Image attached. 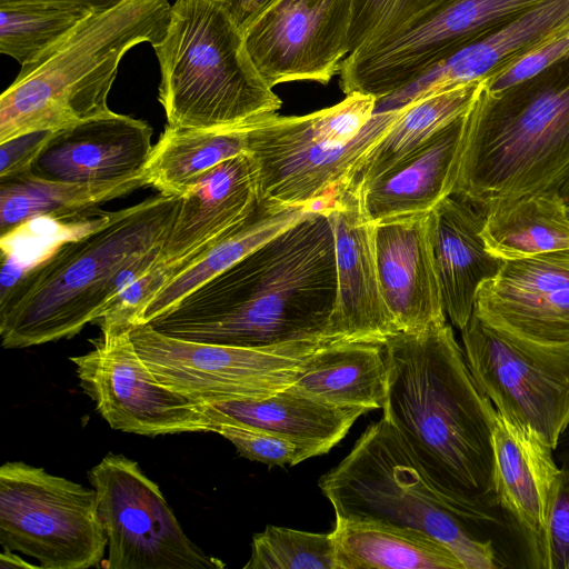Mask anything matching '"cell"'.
Masks as SVG:
<instances>
[{
    "mask_svg": "<svg viewBox=\"0 0 569 569\" xmlns=\"http://www.w3.org/2000/svg\"><path fill=\"white\" fill-rule=\"evenodd\" d=\"M337 289L333 228L319 206L148 325L173 338L237 347L346 340L329 333Z\"/></svg>",
    "mask_w": 569,
    "mask_h": 569,
    "instance_id": "1",
    "label": "cell"
},
{
    "mask_svg": "<svg viewBox=\"0 0 569 569\" xmlns=\"http://www.w3.org/2000/svg\"><path fill=\"white\" fill-rule=\"evenodd\" d=\"M385 349L382 417L442 496L479 527L506 525L493 487L498 411L476 383L451 326L400 331Z\"/></svg>",
    "mask_w": 569,
    "mask_h": 569,
    "instance_id": "2",
    "label": "cell"
},
{
    "mask_svg": "<svg viewBox=\"0 0 569 569\" xmlns=\"http://www.w3.org/2000/svg\"><path fill=\"white\" fill-rule=\"evenodd\" d=\"M180 197L158 193L102 212L82 234L61 241L0 295L4 349L39 346L78 335L97 322L117 295L116 278L137 258L161 247Z\"/></svg>",
    "mask_w": 569,
    "mask_h": 569,
    "instance_id": "3",
    "label": "cell"
},
{
    "mask_svg": "<svg viewBox=\"0 0 569 569\" xmlns=\"http://www.w3.org/2000/svg\"><path fill=\"white\" fill-rule=\"evenodd\" d=\"M569 176V58L466 112L453 196L478 209L559 191Z\"/></svg>",
    "mask_w": 569,
    "mask_h": 569,
    "instance_id": "4",
    "label": "cell"
},
{
    "mask_svg": "<svg viewBox=\"0 0 569 569\" xmlns=\"http://www.w3.org/2000/svg\"><path fill=\"white\" fill-rule=\"evenodd\" d=\"M169 0H127L91 13L64 39L21 67L0 97V142L57 131L108 112V96L128 50L152 47L170 22Z\"/></svg>",
    "mask_w": 569,
    "mask_h": 569,
    "instance_id": "5",
    "label": "cell"
},
{
    "mask_svg": "<svg viewBox=\"0 0 569 569\" xmlns=\"http://www.w3.org/2000/svg\"><path fill=\"white\" fill-rule=\"evenodd\" d=\"M153 49L161 70L158 100L168 126L227 127L282 106L218 0H174L168 30Z\"/></svg>",
    "mask_w": 569,
    "mask_h": 569,
    "instance_id": "6",
    "label": "cell"
},
{
    "mask_svg": "<svg viewBox=\"0 0 569 569\" xmlns=\"http://www.w3.org/2000/svg\"><path fill=\"white\" fill-rule=\"evenodd\" d=\"M336 518L370 520L426 532L458 557L465 569H496L490 539L431 483L397 430L382 417L318 482Z\"/></svg>",
    "mask_w": 569,
    "mask_h": 569,
    "instance_id": "7",
    "label": "cell"
},
{
    "mask_svg": "<svg viewBox=\"0 0 569 569\" xmlns=\"http://www.w3.org/2000/svg\"><path fill=\"white\" fill-rule=\"evenodd\" d=\"M377 99L353 92L306 114L256 118L248 131L259 201L317 209L350 182L365 156L401 110L375 112Z\"/></svg>",
    "mask_w": 569,
    "mask_h": 569,
    "instance_id": "8",
    "label": "cell"
},
{
    "mask_svg": "<svg viewBox=\"0 0 569 569\" xmlns=\"http://www.w3.org/2000/svg\"><path fill=\"white\" fill-rule=\"evenodd\" d=\"M0 542L43 569L99 567L107 550L97 493L22 461L0 468Z\"/></svg>",
    "mask_w": 569,
    "mask_h": 569,
    "instance_id": "9",
    "label": "cell"
},
{
    "mask_svg": "<svg viewBox=\"0 0 569 569\" xmlns=\"http://www.w3.org/2000/svg\"><path fill=\"white\" fill-rule=\"evenodd\" d=\"M129 336L160 383L199 402L258 398L288 388L297 368L313 352L345 341L237 347L173 338L148 323L131 326Z\"/></svg>",
    "mask_w": 569,
    "mask_h": 569,
    "instance_id": "10",
    "label": "cell"
},
{
    "mask_svg": "<svg viewBox=\"0 0 569 569\" xmlns=\"http://www.w3.org/2000/svg\"><path fill=\"white\" fill-rule=\"evenodd\" d=\"M461 338L469 370L496 410L530 427L555 449L569 425V343L531 341L476 312Z\"/></svg>",
    "mask_w": 569,
    "mask_h": 569,
    "instance_id": "11",
    "label": "cell"
},
{
    "mask_svg": "<svg viewBox=\"0 0 569 569\" xmlns=\"http://www.w3.org/2000/svg\"><path fill=\"white\" fill-rule=\"evenodd\" d=\"M88 478L107 536L108 569H221L182 530L159 486L123 455L108 453Z\"/></svg>",
    "mask_w": 569,
    "mask_h": 569,
    "instance_id": "12",
    "label": "cell"
},
{
    "mask_svg": "<svg viewBox=\"0 0 569 569\" xmlns=\"http://www.w3.org/2000/svg\"><path fill=\"white\" fill-rule=\"evenodd\" d=\"M541 0H440L389 38L347 56L340 87L385 98L505 20Z\"/></svg>",
    "mask_w": 569,
    "mask_h": 569,
    "instance_id": "13",
    "label": "cell"
},
{
    "mask_svg": "<svg viewBox=\"0 0 569 569\" xmlns=\"http://www.w3.org/2000/svg\"><path fill=\"white\" fill-rule=\"evenodd\" d=\"M100 329L93 349L70 360L83 392L112 429L148 437L213 432L204 403L160 383L134 349L129 329Z\"/></svg>",
    "mask_w": 569,
    "mask_h": 569,
    "instance_id": "14",
    "label": "cell"
},
{
    "mask_svg": "<svg viewBox=\"0 0 569 569\" xmlns=\"http://www.w3.org/2000/svg\"><path fill=\"white\" fill-rule=\"evenodd\" d=\"M352 0H278L243 33L246 49L270 88L328 83L348 56Z\"/></svg>",
    "mask_w": 569,
    "mask_h": 569,
    "instance_id": "15",
    "label": "cell"
},
{
    "mask_svg": "<svg viewBox=\"0 0 569 569\" xmlns=\"http://www.w3.org/2000/svg\"><path fill=\"white\" fill-rule=\"evenodd\" d=\"M492 449L496 502L506 525L518 535L528 567L553 569L550 522L561 483L553 448L498 412Z\"/></svg>",
    "mask_w": 569,
    "mask_h": 569,
    "instance_id": "16",
    "label": "cell"
},
{
    "mask_svg": "<svg viewBox=\"0 0 569 569\" xmlns=\"http://www.w3.org/2000/svg\"><path fill=\"white\" fill-rule=\"evenodd\" d=\"M321 206L333 228L338 283L329 333L385 343L400 329L382 298L375 254L376 224L365 211L361 187L350 181Z\"/></svg>",
    "mask_w": 569,
    "mask_h": 569,
    "instance_id": "17",
    "label": "cell"
},
{
    "mask_svg": "<svg viewBox=\"0 0 569 569\" xmlns=\"http://www.w3.org/2000/svg\"><path fill=\"white\" fill-rule=\"evenodd\" d=\"M152 128L109 110L53 131L28 171L57 182L108 183L143 172Z\"/></svg>",
    "mask_w": 569,
    "mask_h": 569,
    "instance_id": "18",
    "label": "cell"
},
{
    "mask_svg": "<svg viewBox=\"0 0 569 569\" xmlns=\"http://www.w3.org/2000/svg\"><path fill=\"white\" fill-rule=\"evenodd\" d=\"M258 202L257 168L251 156L242 153L221 162L180 197L161 260L177 274L243 222Z\"/></svg>",
    "mask_w": 569,
    "mask_h": 569,
    "instance_id": "19",
    "label": "cell"
},
{
    "mask_svg": "<svg viewBox=\"0 0 569 569\" xmlns=\"http://www.w3.org/2000/svg\"><path fill=\"white\" fill-rule=\"evenodd\" d=\"M568 21L569 0H541L442 59L406 87L377 100L375 111L399 110L429 96L481 82Z\"/></svg>",
    "mask_w": 569,
    "mask_h": 569,
    "instance_id": "20",
    "label": "cell"
},
{
    "mask_svg": "<svg viewBox=\"0 0 569 569\" xmlns=\"http://www.w3.org/2000/svg\"><path fill=\"white\" fill-rule=\"evenodd\" d=\"M428 214L375 226V254L382 298L403 332H421L447 321Z\"/></svg>",
    "mask_w": 569,
    "mask_h": 569,
    "instance_id": "21",
    "label": "cell"
},
{
    "mask_svg": "<svg viewBox=\"0 0 569 569\" xmlns=\"http://www.w3.org/2000/svg\"><path fill=\"white\" fill-rule=\"evenodd\" d=\"M465 117L449 122L377 178L359 184L372 223L428 214L452 193Z\"/></svg>",
    "mask_w": 569,
    "mask_h": 569,
    "instance_id": "22",
    "label": "cell"
},
{
    "mask_svg": "<svg viewBox=\"0 0 569 569\" xmlns=\"http://www.w3.org/2000/svg\"><path fill=\"white\" fill-rule=\"evenodd\" d=\"M429 236L446 315L462 330L478 288L495 278L505 260L491 254L481 237L485 211L453 194L428 214Z\"/></svg>",
    "mask_w": 569,
    "mask_h": 569,
    "instance_id": "23",
    "label": "cell"
},
{
    "mask_svg": "<svg viewBox=\"0 0 569 569\" xmlns=\"http://www.w3.org/2000/svg\"><path fill=\"white\" fill-rule=\"evenodd\" d=\"M203 403L212 425L232 423L271 432L303 446L313 456L327 453L367 413L360 408L321 401L291 387L264 397Z\"/></svg>",
    "mask_w": 569,
    "mask_h": 569,
    "instance_id": "24",
    "label": "cell"
},
{
    "mask_svg": "<svg viewBox=\"0 0 569 569\" xmlns=\"http://www.w3.org/2000/svg\"><path fill=\"white\" fill-rule=\"evenodd\" d=\"M385 343L345 340L323 346L296 370L291 388L340 407L382 409L387 397Z\"/></svg>",
    "mask_w": 569,
    "mask_h": 569,
    "instance_id": "25",
    "label": "cell"
},
{
    "mask_svg": "<svg viewBox=\"0 0 569 569\" xmlns=\"http://www.w3.org/2000/svg\"><path fill=\"white\" fill-rule=\"evenodd\" d=\"M336 569H465L453 551L417 529L336 518Z\"/></svg>",
    "mask_w": 569,
    "mask_h": 569,
    "instance_id": "26",
    "label": "cell"
},
{
    "mask_svg": "<svg viewBox=\"0 0 569 569\" xmlns=\"http://www.w3.org/2000/svg\"><path fill=\"white\" fill-rule=\"evenodd\" d=\"M254 119L207 129L166 124L143 169L148 187L166 196L186 194L221 162L248 153V131Z\"/></svg>",
    "mask_w": 569,
    "mask_h": 569,
    "instance_id": "27",
    "label": "cell"
},
{
    "mask_svg": "<svg viewBox=\"0 0 569 569\" xmlns=\"http://www.w3.org/2000/svg\"><path fill=\"white\" fill-rule=\"evenodd\" d=\"M312 210L259 201L243 222L174 274L147 305L137 323H149L161 316L199 286L302 220Z\"/></svg>",
    "mask_w": 569,
    "mask_h": 569,
    "instance_id": "28",
    "label": "cell"
},
{
    "mask_svg": "<svg viewBox=\"0 0 569 569\" xmlns=\"http://www.w3.org/2000/svg\"><path fill=\"white\" fill-rule=\"evenodd\" d=\"M148 187L144 173L108 183L48 181L29 172L0 178V236L38 218H77L101 203Z\"/></svg>",
    "mask_w": 569,
    "mask_h": 569,
    "instance_id": "29",
    "label": "cell"
},
{
    "mask_svg": "<svg viewBox=\"0 0 569 569\" xmlns=\"http://www.w3.org/2000/svg\"><path fill=\"white\" fill-rule=\"evenodd\" d=\"M481 237L505 261L568 250V204L559 191H546L493 206L485 212Z\"/></svg>",
    "mask_w": 569,
    "mask_h": 569,
    "instance_id": "30",
    "label": "cell"
},
{
    "mask_svg": "<svg viewBox=\"0 0 569 569\" xmlns=\"http://www.w3.org/2000/svg\"><path fill=\"white\" fill-rule=\"evenodd\" d=\"M480 82L442 91L402 108L400 116L357 166L351 182L371 181L423 144L449 122L466 113Z\"/></svg>",
    "mask_w": 569,
    "mask_h": 569,
    "instance_id": "31",
    "label": "cell"
},
{
    "mask_svg": "<svg viewBox=\"0 0 569 569\" xmlns=\"http://www.w3.org/2000/svg\"><path fill=\"white\" fill-rule=\"evenodd\" d=\"M91 13L67 2H0V52L21 67L27 66L58 44Z\"/></svg>",
    "mask_w": 569,
    "mask_h": 569,
    "instance_id": "32",
    "label": "cell"
},
{
    "mask_svg": "<svg viewBox=\"0 0 569 569\" xmlns=\"http://www.w3.org/2000/svg\"><path fill=\"white\" fill-rule=\"evenodd\" d=\"M473 312L491 326L531 341L569 343V287L529 296H476Z\"/></svg>",
    "mask_w": 569,
    "mask_h": 569,
    "instance_id": "33",
    "label": "cell"
},
{
    "mask_svg": "<svg viewBox=\"0 0 569 569\" xmlns=\"http://www.w3.org/2000/svg\"><path fill=\"white\" fill-rule=\"evenodd\" d=\"M243 569H336L331 532H308L268 525L253 536Z\"/></svg>",
    "mask_w": 569,
    "mask_h": 569,
    "instance_id": "34",
    "label": "cell"
},
{
    "mask_svg": "<svg viewBox=\"0 0 569 569\" xmlns=\"http://www.w3.org/2000/svg\"><path fill=\"white\" fill-rule=\"evenodd\" d=\"M569 287V249L506 260L499 273L481 283L480 297H515Z\"/></svg>",
    "mask_w": 569,
    "mask_h": 569,
    "instance_id": "35",
    "label": "cell"
},
{
    "mask_svg": "<svg viewBox=\"0 0 569 569\" xmlns=\"http://www.w3.org/2000/svg\"><path fill=\"white\" fill-rule=\"evenodd\" d=\"M440 0H352L348 56L395 34Z\"/></svg>",
    "mask_w": 569,
    "mask_h": 569,
    "instance_id": "36",
    "label": "cell"
},
{
    "mask_svg": "<svg viewBox=\"0 0 569 569\" xmlns=\"http://www.w3.org/2000/svg\"><path fill=\"white\" fill-rule=\"evenodd\" d=\"M568 58L569 21L553 29L527 50L499 67L480 84L485 91L496 93L518 84Z\"/></svg>",
    "mask_w": 569,
    "mask_h": 569,
    "instance_id": "37",
    "label": "cell"
},
{
    "mask_svg": "<svg viewBox=\"0 0 569 569\" xmlns=\"http://www.w3.org/2000/svg\"><path fill=\"white\" fill-rule=\"evenodd\" d=\"M214 432L229 440L238 452L269 466H295L315 457L303 446L278 435L232 423L213 425Z\"/></svg>",
    "mask_w": 569,
    "mask_h": 569,
    "instance_id": "38",
    "label": "cell"
},
{
    "mask_svg": "<svg viewBox=\"0 0 569 569\" xmlns=\"http://www.w3.org/2000/svg\"><path fill=\"white\" fill-rule=\"evenodd\" d=\"M172 277L173 269L160 259L153 268L109 301L101 317L97 320L100 328L130 329L139 321L142 311L151 299Z\"/></svg>",
    "mask_w": 569,
    "mask_h": 569,
    "instance_id": "39",
    "label": "cell"
},
{
    "mask_svg": "<svg viewBox=\"0 0 569 569\" xmlns=\"http://www.w3.org/2000/svg\"><path fill=\"white\" fill-rule=\"evenodd\" d=\"M53 131H33L0 142V178L28 172Z\"/></svg>",
    "mask_w": 569,
    "mask_h": 569,
    "instance_id": "40",
    "label": "cell"
},
{
    "mask_svg": "<svg viewBox=\"0 0 569 569\" xmlns=\"http://www.w3.org/2000/svg\"><path fill=\"white\" fill-rule=\"evenodd\" d=\"M553 569H569V475L561 471L559 495L550 522Z\"/></svg>",
    "mask_w": 569,
    "mask_h": 569,
    "instance_id": "41",
    "label": "cell"
},
{
    "mask_svg": "<svg viewBox=\"0 0 569 569\" xmlns=\"http://www.w3.org/2000/svg\"><path fill=\"white\" fill-rule=\"evenodd\" d=\"M239 30L248 28L278 0H218Z\"/></svg>",
    "mask_w": 569,
    "mask_h": 569,
    "instance_id": "42",
    "label": "cell"
},
{
    "mask_svg": "<svg viewBox=\"0 0 569 569\" xmlns=\"http://www.w3.org/2000/svg\"><path fill=\"white\" fill-rule=\"evenodd\" d=\"M6 1H56V2H67L73 3L80 7H83L90 10L93 13L102 12L110 10L127 0H0V2Z\"/></svg>",
    "mask_w": 569,
    "mask_h": 569,
    "instance_id": "43",
    "label": "cell"
},
{
    "mask_svg": "<svg viewBox=\"0 0 569 569\" xmlns=\"http://www.w3.org/2000/svg\"><path fill=\"white\" fill-rule=\"evenodd\" d=\"M553 452L561 471L569 473V425L560 435Z\"/></svg>",
    "mask_w": 569,
    "mask_h": 569,
    "instance_id": "44",
    "label": "cell"
},
{
    "mask_svg": "<svg viewBox=\"0 0 569 569\" xmlns=\"http://www.w3.org/2000/svg\"><path fill=\"white\" fill-rule=\"evenodd\" d=\"M0 566L1 568H39L38 566L28 563L23 561L18 555H14L13 551L3 549L0 557Z\"/></svg>",
    "mask_w": 569,
    "mask_h": 569,
    "instance_id": "45",
    "label": "cell"
},
{
    "mask_svg": "<svg viewBox=\"0 0 569 569\" xmlns=\"http://www.w3.org/2000/svg\"><path fill=\"white\" fill-rule=\"evenodd\" d=\"M559 193L561 194L566 203L569 204V176L561 186Z\"/></svg>",
    "mask_w": 569,
    "mask_h": 569,
    "instance_id": "46",
    "label": "cell"
},
{
    "mask_svg": "<svg viewBox=\"0 0 569 569\" xmlns=\"http://www.w3.org/2000/svg\"><path fill=\"white\" fill-rule=\"evenodd\" d=\"M568 214H569V204H568Z\"/></svg>",
    "mask_w": 569,
    "mask_h": 569,
    "instance_id": "47",
    "label": "cell"
},
{
    "mask_svg": "<svg viewBox=\"0 0 569 569\" xmlns=\"http://www.w3.org/2000/svg\"><path fill=\"white\" fill-rule=\"evenodd\" d=\"M563 473H566V472H563ZM568 475H569V473H568Z\"/></svg>",
    "mask_w": 569,
    "mask_h": 569,
    "instance_id": "48",
    "label": "cell"
}]
</instances>
